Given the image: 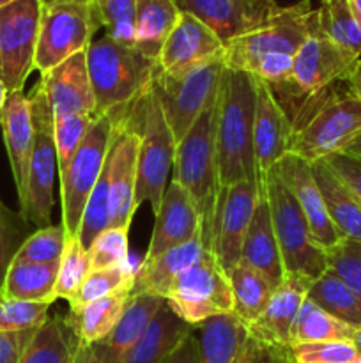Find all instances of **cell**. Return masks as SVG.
<instances>
[{"instance_id": "6da1fadb", "label": "cell", "mask_w": 361, "mask_h": 363, "mask_svg": "<svg viewBox=\"0 0 361 363\" xmlns=\"http://www.w3.org/2000/svg\"><path fill=\"white\" fill-rule=\"evenodd\" d=\"M257 80L253 74L225 66L218 89V147L219 186L237 183L258 184L253 151Z\"/></svg>"}, {"instance_id": "7a4b0ae2", "label": "cell", "mask_w": 361, "mask_h": 363, "mask_svg": "<svg viewBox=\"0 0 361 363\" xmlns=\"http://www.w3.org/2000/svg\"><path fill=\"white\" fill-rule=\"evenodd\" d=\"M218 94L205 106L183 140L176 145L172 179L190 194L202 220V241L211 252L218 218L222 186L218 174Z\"/></svg>"}, {"instance_id": "3957f363", "label": "cell", "mask_w": 361, "mask_h": 363, "mask_svg": "<svg viewBox=\"0 0 361 363\" xmlns=\"http://www.w3.org/2000/svg\"><path fill=\"white\" fill-rule=\"evenodd\" d=\"M342 84V82H340ZM336 85L308 96L294 116L290 155L308 163L321 162L343 149L361 133V101Z\"/></svg>"}, {"instance_id": "277c9868", "label": "cell", "mask_w": 361, "mask_h": 363, "mask_svg": "<svg viewBox=\"0 0 361 363\" xmlns=\"http://www.w3.org/2000/svg\"><path fill=\"white\" fill-rule=\"evenodd\" d=\"M87 67L99 117L134 105L151 89L158 60L103 35L87 48Z\"/></svg>"}, {"instance_id": "5b68a950", "label": "cell", "mask_w": 361, "mask_h": 363, "mask_svg": "<svg viewBox=\"0 0 361 363\" xmlns=\"http://www.w3.org/2000/svg\"><path fill=\"white\" fill-rule=\"evenodd\" d=\"M315 27L317 14L311 9V0L282 6V11L264 27L227 43L223 50L225 66L251 74L255 66L265 59L296 57Z\"/></svg>"}, {"instance_id": "8992f818", "label": "cell", "mask_w": 361, "mask_h": 363, "mask_svg": "<svg viewBox=\"0 0 361 363\" xmlns=\"http://www.w3.org/2000/svg\"><path fill=\"white\" fill-rule=\"evenodd\" d=\"M127 108L130 106L99 116L92 123L88 133L85 135L84 142L67 165L66 172L59 177L62 227L66 230V238L78 236L85 204L105 169L106 158H108L110 147L115 137L117 124L120 117L127 112Z\"/></svg>"}, {"instance_id": "52a82bcc", "label": "cell", "mask_w": 361, "mask_h": 363, "mask_svg": "<svg viewBox=\"0 0 361 363\" xmlns=\"http://www.w3.org/2000/svg\"><path fill=\"white\" fill-rule=\"evenodd\" d=\"M260 194L265 195L271 213L283 272L297 273L310 280H317L324 275L329 269L328 252L315 243L296 199L275 176V172L265 176Z\"/></svg>"}, {"instance_id": "ba28073f", "label": "cell", "mask_w": 361, "mask_h": 363, "mask_svg": "<svg viewBox=\"0 0 361 363\" xmlns=\"http://www.w3.org/2000/svg\"><path fill=\"white\" fill-rule=\"evenodd\" d=\"M32 123H34V145L27 174L25 201L20 215L38 229L52 225V209L55 204L53 190L59 176L55 140H53V112L48 105L41 85L35 84L28 92Z\"/></svg>"}, {"instance_id": "9c48e42d", "label": "cell", "mask_w": 361, "mask_h": 363, "mask_svg": "<svg viewBox=\"0 0 361 363\" xmlns=\"http://www.w3.org/2000/svg\"><path fill=\"white\" fill-rule=\"evenodd\" d=\"M176 138L163 113L154 84L140 99V151H138L137 206L147 202L158 211L176 160Z\"/></svg>"}, {"instance_id": "30bf717a", "label": "cell", "mask_w": 361, "mask_h": 363, "mask_svg": "<svg viewBox=\"0 0 361 363\" xmlns=\"http://www.w3.org/2000/svg\"><path fill=\"white\" fill-rule=\"evenodd\" d=\"M223 69H225L223 55L214 57L176 77L161 73L158 67L152 84L158 92L163 113L176 138V144L183 140L205 106L216 98Z\"/></svg>"}, {"instance_id": "8fae6325", "label": "cell", "mask_w": 361, "mask_h": 363, "mask_svg": "<svg viewBox=\"0 0 361 363\" xmlns=\"http://www.w3.org/2000/svg\"><path fill=\"white\" fill-rule=\"evenodd\" d=\"M165 301L191 326L234 312L230 279L212 252H204V255L172 284Z\"/></svg>"}, {"instance_id": "7c38bea8", "label": "cell", "mask_w": 361, "mask_h": 363, "mask_svg": "<svg viewBox=\"0 0 361 363\" xmlns=\"http://www.w3.org/2000/svg\"><path fill=\"white\" fill-rule=\"evenodd\" d=\"M99 28L94 6L73 2L41 6L34 69L42 74L69 57L87 52Z\"/></svg>"}, {"instance_id": "4fadbf2b", "label": "cell", "mask_w": 361, "mask_h": 363, "mask_svg": "<svg viewBox=\"0 0 361 363\" xmlns=\"http://www.w3.org/2000/svg\"><path fill=\"white\" fill-rule=\"evenodd\" d=\"M39 20V0H16L0 9V80L9 92L23 91L34 71Z\"/></svg>"}, {"instance_id": "5bb4252c", "label": "cell", "mask_w": 361, "mask_h": 363, "mask_svg": "<svg viewBox=\"0 0 361 363\" xmlns=\"http://www.w3.org/2000/svg\"><path fill=\"white\" fill-rule=\"evenodd\" d=\"M142 99V98H140ZM140 99L120 117L108 152L110 216L112 227L130 229L137 213L138 151H140Z\"/></svg>"}, {"instance_id": "9a60e30c", "label": "cell", "mask_w": 361, "mask_h": 363, "mask_svg": "<svg viewBox=\"0 0 361 363\" xmlns=\"http://www.w3.org/2000/svg\"><path fill=\"white\" fill-rule=\"evenodd\" d=\"M360 57L342 48L317 27L294 57L292 78L304 98L345 82Z\"/></svg>"}, {"instance_id": "2e32d148", "label": "cell", "mask_w": 361, "mask_h": 363, "mask_svg": "<svg viewBox=\"0 0 361 363\" xmlns=\"http://www.w3.org/2000/svg\"><path fill=\"white\" fill-rule=\"evenodd\" d=\"M180 13L207 25L223 43L264 27L282 11L275 0H173Z\"/></svg>"}, {"instance_id": "e0dca14e", "label": "cell", "mask_w": 361, "mask_h": 363, "mask_svg": "<svg viewBox=\"0 0 361 363\" xmlns=\"http://www.w3.org/2000/svg\"><path fill=\"white\" fill-rule=\"evenodd\" d=\"M258 197V184L251 181L232 184L222 190L211 252L227 275H230L241 261L244 238L250 229Z\"/></svg>"}, {"instance_id": "ac0fdd59", "label": "cell", "mask_w": 361, "mask_h": 363, "mask_svg": "<svg viewBox=\"0 0 361 363\" xmlns=\"http://www.w3.org/2000/svg\"><path fill=\"white\" fill-rule=\"evenodd\" d=\"M271 172H275V176L285 184L287 190L296 199L301 213L306 218L315 243L324 248L326 252L338 247L343 238L329 218L324 199H322L321 190L315 183L314 172H311V163L294 155H287L273 167Z\"/></svg>"}, {"instance_id": "d6986e66", "label": "cell", "mask_w": 361, "mask_h": 363, "mask_svg": "<svg viewBox=\"0 0 361 363\" xmlns=\"http://www.w3.org/2000/svg\"><path fill=\"white\" fill-rule=\"evenodd\" d=\"M257 80V103H255L253 123V151L257 165L258 191H262L265 176L273 167L290 155L294 126L285 110L276 101L268 84Z\"/></svg>"}, {"instance_id": "ffe728a7", "label": "cell", "mask_w": 361, "mask_h": 363, "mask_svg": "<svg viewBox=\"0 0 361 363\" xmlns=\"http://www.w3.org/2000/svg\"><path fill=\"white\" fill-rule=\"evenodd\" d=\"M223 50L225 43L207 25L191 14L180 13L176 27L163 43L158 67L161 73L176 77L223 55Z\"/></svg>"}, {"instance_id": "44dd1931", "label": "cell", "mask_w": 361, "mask_h": 363, "mask_svg": "<svg viewBox=\"0 0 361 363\" xmlns=\"http://www.w3.org/2000/svg\"><path fill=\"white\" fill-rule=\"evenodd\" d=\"M45 92L53 119L73 113L96 116V98L87 67V52L69 57L41 74L38 82Z\"/></svg>"}, {"instance_id": "7402d4cb", "label": "cell", "mask_w": 361, "mask_h": 363, "mask_svg": "<svg viewBox=\"0 0 361 363\" xmlns=\"http://www.w3.org/2000/svg\"><path fill=\"white\" fill-rule=\"evenodd\" d=\"M156 223L144 261L202 236V220L190 194L177 181H170L161 204L154 213Z\"/></svg>"}, {"instance_id": "603a6c76", "label": "cell", "mask_w": 361, "mask_h": 363, "mask_svg": "<svg viewBox=\"0 0 361 363\" xmlns=\"http://www.w3.org/2000/svg\"><path fill=\"white\" fill-rule=\"evenodd\" d=\"M314 280L297 273H285L276 286L260 318L248 328L251 335L275 346L290 347V330Z\"/></svg>"}, {"instance_id": "cb8c5ba5", "label": "cell", "mask_w": 361, "mask_h": 363, "mask_svg": "<svg viewBox=\"0 0 361 363\" xmlns=\"http://www.w3.org/2000/svg\"><path fill=\"white\" fill-rule=\"evenodd\" d=\"M0 128L13 172L20 206L25 201L27 174L30 163L32 145H34V123H32L30 101L23 91L11 92L6 106L0 113Z\"/></svg>"}, {"instance_id": "d4e9b609", "label": "cell", "mask_w": 361, "mask_h": 363, "mask_svg": "<svg viewBox=\"0 0 361 363\" xmlns=\"http://www.w3.org/2000/svg\"><path fill=\"white\" fill-rule=\"evenodd\" d=\"M163 305H165L163 298L133 289V294L115 328L101 342L92 346L99 363H120L131 346L147 332L149 325Z\"/></svg>"}, {"instance_id": "484cf974", "label": "cell", "mask_w": 361, "mask_h": 363, "mask_svg": "<svg viewBox=\"0 0 361 363\" xmlns=\"http://www.w3.org/2000/svg\"><path fill=\"white\" fill-rule=\"evenodd\" d=\"M239 262H244L250 268L257 269L258 273L268 277L275 286H278L285 275L278 241H276L275 229H273L271 213H269V206L264 194H260V197H258L253 218L250 222V229L244 238Z\"/></svg>"}, {"instance_id": "4316f807", "label": "cell", "mask_w": 361, "mask_h": 363, "mask_svg": "<svg viewBox=\"0 0 361 363\" xmlns=\"http://www.w3.org/2000/svg\"><path fill=\"white\" fill-rule=\"evenodd\" d=\"M204 252L209 250H205L202 236H197L188 243L163 252L151 261H144L134 275V291L156 294L165 300L172 284L188 268H191L204 255Z\"/></svg>"}, {"instance_id": "83f0119b", "label": "cell", "mask_w": 361, "mask_h": 363, "mask_svg": "<svg viewBox=\"0 0 361 363\" xmlns=\"http://www.w3.org/2000/svg\"><path fill=\"white\" fill-rule=\"evenodd\" d=\"M193 332L195 326L183 321L165 301L147 332L131 346L120 363H161Z\"/></svg>"}, {"instance_id": "f1b7e54d", "label": "cell", "mask_w": 361, "mask_h": 363, "mask_svg": "<svg viewBox=\"0 0 361 363\" xmlns=\"http://www.w3.org/2000/svg\"><path fill=\"white\" fill-rule=\"evenodd\" d=\"M315 183L324 199L326 209L343 240L361 243V206L349 188L336 177L324 160L311 163Z\"/></svg>"}, {"instance_id": "f546056e", "label": "cell", "mask_w": 361, "mask_h": 363, "mask_svg": "<svg viewBox=\"0 0 361 363\" xmlns=\"http://www.w3.org/2000/svg\"><path fill=\"white\" fill-rule=\"evenodd\" d=\"M57 275H59V264H39V262L14 257L0 287L2 298L53 303Z\"/></svg>"}, {"instance_id": "4dcf8cb0", "label": "cell", "mask_w": 361, "mask_h": 363, "mask_svg": "<svg viewBox=\"0 0 361 363\" xmlns=\"http://www.w3.org/2000/svg\"><path fill=\"white\" fill-rule=\"evenodd\" d=\"M133 289L134 287H127V289L113 293L71 312L69 318L66 319L76 339L88 346H94V344L101 342L105 337H108V333L119 323L120 315L133 294Z\"/></svg>"}, {"instance_id": "1f68e13d", "label": "cell", "mask_w": 361, "mask_h": 363, "mask_svg": "<svg viewBox=\"0 0 361 363\" xmlns=\"http://www.w3.org/2000/svg\"><path fill=\"white\" fill-rule=\"evenodd\" d=\"M180 16L173 0H137L134 6V48L158 60L161 46Z\"/></svg>"}, {"instance_id": "d6a6232c", "label": "cell", "mask_w": 361, "mask_h": 363, "mask_svg": "<svg viewBox=\"0 0 361 363\" xmlns=\"http://www.w3.org/2000/svg\"><path fill=\"white\" fill-rule=\"evenodd\" d=\"M195 328L200 342V363H236L248 335V328L236 315H216Z\"/></svg>"}, {"instance_id": "836d02e7", "label": "cell", "mask_w": 361, "mask_h": 363, "mask_svg": "<svg viewBox=\"0 0 361 363\" xmlns=\"http://www.w3.org/2000/svg\"><path fill=\"white\" fill-rule=\"evenodd\" d=\"M230 286H232L234 312L232 314L250 328L255 321L262 315L268 307L276 286L258 273L257 269L250 268L244 262H237L236 268L229 275Z\"/></svg>"}, {"instance_id": "e575fe53", "label": "cell", "mask_w": 361, "mask_h": 363, "mask_svg": "<svg viewBox=\"0 0 361 363\" xmlns=\"http://www.w3.org/2000/svg\"><path fill=\"white\" fill-rule=\"evenodd\" d=\"M356 330V326L335 318L306 296V300L301 305L296 321H294L292 330H290L289 346L292 347L311 342H338V340L353 342Z\"/></svg>"}, {"instance_id": "d590c367", "label": "cell", "mask_w": 361, "mask_h": 363, "mask_svg": "<svg viewBox=\"0 0 361 363\" xmlns=\"http://www.w3.org/2000/svg\"><path fill=\"white\" fill-rule=\"evenodd\" d=\"M76 335L62 315H53L35 332L20 363H73Z\"/></svg>"}, {"instance_id": "8d00e7d4", "label": "cell", "mask_w": 361, "mask_h": 363, "mask_svg": "<svg viewBox=\"0 0 361 363\" xmlns=\"http://www.w3.org/2000/svg\"><path fill=\"white\" fill-rule=\"evenodd\" d=\"M308 298L335 318L356 328L361 326V296L342 282L331 269L314 280L308 291Z\"/></svg>"}, {"instance_id": "74e56055", "label": "cell", "mask_w": 361, "mask_h": 363, "mask_svg": "<svg viewBox=\"0 0 361 363\" xmlns=\"http://www.w3.org/2000/svg\"><path fill=\"white\" fill-rule=\"evenodd\" d=\"M319 28L331 41L361 59V21L350 9L347 0H321L315 9Z\"/></svg>"}, {"instance_id": "f35d334b", "label": "cell", "mask_w": 361, "mask_h": 363, "mask_svg": "<svg viewBox=\"0 0 361 363\" xmlns=\"http://www.w3.org/2000/svg\"><path fill=\"white\" fill-rule=\"evenodd\" d=\"M134 275H137V269L131 268L130 264L105 269H92L80 286L78 293L74 294L73 300L69 301L71 312L78 311V308H81L87 303H92V301L101 300V298L110 296V294L127 289V287H134Z\"/></svg>"}, {"instance_id": "ab89813d", "label": "cell", "mask_w": 361, "mask_h": 363, "mask_svg": "<svg viewBox=\"0 0 361 363\" xmlns=\"http://www.w3.org/2000/svg\"><path fill=\"white\" fill-rule=\"evenodd\" d=\"M91 272L92 266L88 252L81 245L80 238H66V247H64L62 259H60L59 264V275H57L55 300L62 298L69 303Z\"/></svg>"}, {"instance_id": "60d3db41", "label": "cell", "mask_w": 361, "mask_h": 363, "mask_svg": "<svg viewBox=\"0 0 361 363\" xmlns=\"http://www.w3.org/2000/svg\"><path fill=\"white\" fill-rule=\"evenodd\" d=\"M94 11L105 35L122 45L134 46V6L137 0H94Z\"/></svg>"}, {"instance_id": "b9f144b4", "label": "cell", "mask_w": 361, "mask_h": 363, "mask_svg": "<svg viewBox=\"0 0 361 363\" xmlns=\"http://www.w3.org/2000/svg\"><path fill=\"white\" fill-rule=\"evenodd\" d=\"M96 119L98 117L84 116V113H73V116H62L53 119V140H55L57 162H59V177L66 172L67 165L76 155L78 147L81 145L85 135L88 133Z\"/></svg>"}, {"instance_id": "7bdbcfd3", "label": "cell", "mask_w": 361, "mask_h": 363, "mask_svg": "<svg viewBox=\"0 0 361 363\" xmlns=\"http://www.w3.org/2000/svg\"><path fill=\"white\" fill-rule=\"evenodd\" d=\"M92 269L130 264V229L108 227L88 247Z\"/></svg>"}, {"instance_id": "ee69618b", "label": "cell", "mask_w": 361, "mask_h": 363, "mask_svg": "<svg viewBox=\"0 0 361 363\" xmlns=\"http://www.w3.org/2000/svg\"><path fill=\"white\" fill-rule=\"evenodd\" d=\"M64 247H66V230L62 225L42 227L25 240L16 257L39 264H60Z\"/></svg>"}, {"instance_id": "f6af8a7d", "label": "cell", "mask_w": 361, "mask_h": 363, "mask_svg": "<svg viewBox=\"0 0 361 363\" xmlns=\"http://www.w3.org/2000/svg\"><path fill=\"white\" fill-rule=\"evenodd\" d=\"M28 225L30 223L20 213L11 211L0 199V287H2L7 269L16 257L18 250L30 236Z\"/></svg>"}, {"instance_id": "bcb514c9", "label": "cell", "mask_w": 361, "mask_h": 363, "mask_svg": "<svg viewBox=\"0 0 361 363\" xmlns=\"http://www.w3.org/2000/svg\"><path fill=\"white\" fill-rule=\"evenodd\" d=\"M52 303L38 301L0 300V332H23L41 328L48 321Z\"/></svg>"}, {"instance_id": "7dc6e473", "label": "cell", "mask_w": 361, "mask_h": 363, "mask_svg": "<svg viewBox=\"0 0 361 363\" xmlns=\"http://www.w3.org/2000/svg\"><path fill=\"white\" fill-rule=\"evenodd\" d=\"M329 269L361 296V243L343 240L328 252Z\"/></svg>"}, {"instance_id": "c3c4849f", "label": "cell", "mask_w": 361, "mask_h": 363, "mask_svg": "<svg viewBox=\"0 0 361 363\" xmlns=\"http://www.w3.org/2000/svg\"><path fill=\"white\" fill-rule=\"evenodd\" d=\"M296 363H353L360 354L353 342H311L290 347Z\"/></svg>"}, {"instance_id": "681fc988", "label": "cell", "mask_w": 361, "mask_h": 363, "mask_svg": "<svg viewBox=\"0 0 361 363\" xmlns=\"http://www.w3.org/2000/svg\"><path fill=\"white\" fill-rule=\"evenodd\" d=\"M236 363H296L290 347L275 346L248 332L246 340L237 354Z\"/></svg>"}, {"instance_id": "f907efd6", "label": "cell", "mask_w": 361, "mask_h": 363, "mask_svg": "<svg viewBox=\"0 0 361 363\" xmlns=\"http://www.w3.org/2000/svg\"><path fill=\"white\" fill-rule=\"evenodd\" d=\"M324 162L336 174V177L349 188L350 194L356 197V201L361 206V158L338 152V155L326 158Z\"/></svg>"}, {"instance_id": "816d5d0a", "label": "cell", "mask_w": 361, "mask_h": 363, "mask_svg": "<svg viewBox=\"0 0 361 363\" xmlns=\"http://www.w3.org/2000/svg\"><path fill=\"white\" fill-rule=\"evenodd\" d=\"M38 330L0 332V363H20Z\"/></svg>"}, {"instance_id": "f5cc1de1", "label": "cell", "mask_w": 361, "mask_h": 363, "mask_svg": "<svg viewBox=\"0 0 361 363\" xmlns=\"http://www.w3.org/2000/svg\"><path fill=\"white\" fill-rule=\"evenodd\" d=\"M161 363H200V342L197 333H190Z\"/></svg>"}, {"instance_id": "db71d44e", "label": "cell", "mask_w": 361, "mask_h": 363, "mask_svg": "<svg viewBox=\"0 0 361 363\" xmlns=\"http://www.w3.org/2000/svg\"><path fill=\"white\" fill-rule=\"evenodd\" d=\"M345 85L347 89H349L350 94L361 101V59L354 64L353 71H350L349 77L345 78Z\"/></svg>"}, {"instance_id": "11a10c76", "label": "cell", "mask_w": 361, "mask_h": 363, "mask_svg": "<svg viewBox=\"0 0 361 363\" xmlns=\"http://www.w3.org/2000/svg\"><path fill=\"white\" fill-rule=\"evenodd\" d=\"M73 363H99V360L94 353V347L88 346V344L80 342V340L76 339V344H74V362Z\"/></svg>"}, {"instance_id": "9f6ffc18", "label": "cell", "mask_w": 361, "mask_h": 363, "mask_svg": "<svg viewBox=\"0 0 361 363\" xmlns=\"http://www.w3.org/2000/svg\"><path fill=\"white\" fill-rule=\"evenodd\" d=\"M343 152H345V155L357 156V158H361V133L357 135V137L354 138V140L350 142L345 149H343Z\"/></svg>"}, {"instance_id": "6f0895ef", "label": "cell", "mask_w": 361, "mask_h": 363, "mask_svg": "<svg viewBox=\"0 0 361 363\" xmlns=\"http://www.w3.org/2000/svg\"><path fill=\"white\" fill-rule=\"evenodd\" d=\"M9 89L6 87V85H4V82L0 80V113H2V110H4V106H6V103H7V98H9Z\"/></svg>"}, {"instance_id": "680465c9", "label": "cell", "mask_w": 361, "mask_h": 363, "mask_svg": "<svg viewBox=\"0 0 361 363\" xmlns=\"http://www.w3.org/2000/svg\"><path fill=\"white\" fill-rule=\"evenodd\" d=\"M41 2V6H48V4H57V2H73V4H88V6H92L94 4V0H39Z\"/></svg>"}, {"instance_id": "91938a15", "label": "cell", "mask_w": 361, "mask_h": 363, "mask_svg": "<svg viewBox=\"0 0 361 363\" xmlns=\"http://www.w3.org/2000/svg\"><path fill=\"white\" fill-rule=\"evenodd\" d=\"M350 6V9H353V13L356 14L357 20L361 21V0H347Z\"/></svg>"}, {"instance_id": "94428289", "label": "cell", "mask_w": 361, "mask_h": 363, "mask_svg": "<svg viewBox=\"0 0 361 363\" xmlns=\"http://www.w3.org/2000/svg\"><path fill=\"white\" fill-rule=\"evenodd\" d=\"M353 344H354V347H356L357 354H360V357H361V326L356 330V333H354Z\"/></svg>"}, {"instance_id": "6125c7cd", "label": "cell", "mask_w": 361, "mask_h": 363, "mask_svg": "<svg viewBox=\"0 0 361 363\" xmlns=\"http://www.w3.org/2000/svg\"><path fill=\"white\" fill-rule=\"evenodd\" d=\"M13 2H16V0H0V9L6 6H9V4H13Z\"/></svg>"}, {"instance_id": "be15d7a7", "label": "cell", "mask_w": 361, "mask_h": 363, "mask_svg": "<svg viewBox=\"0 0 361 363\" xmlns=\"http://www.w3.org/2000/svg\"><path fill=\"white\" fill-rule=\"evenodd\" d=\"M353 363H361V357H357V358H356V360H354Z\"/></svg>"}, {"instance_id": "e7e4bbea", "label": "cell", "mask_w": 361, "mask_h": 363, "mask_svg": "<svg viewBox=\"0 0 361 363\" xmlns=\"http://www.w3.org/2000/svg\"><path fill=\"white\" fill-rule=\"evenodd\" d=\"M0 300H2V291H0Z\"/></svg>"}]
</instances>
